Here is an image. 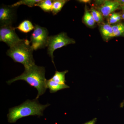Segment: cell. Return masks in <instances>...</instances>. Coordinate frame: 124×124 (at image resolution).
<instances>
[{"label": "cell", "instance_id": "1", "mask_svg": "<svg viewBox=\"0 0 124 124\" xmlns=\"http://www.w3.org/2000/svg\"><path fill=\"white\" fill-rule=\"evenodd\" d=\"M45 67L35 64L28 69H25L24 72L20 75L9 80L7 83L10 85L19 80L26 81L31 86L37 89L38 93L35 99L37 100L41 95L45 93L47 88L46 79L45 77Z\"/></svg>", "mask_w": 124, "mask_h": 124}, {"label": "cell", "instance_id": "2", "mask_svg": "<svg viewBox=\"0 0 124 124\" xmlns=\"http://www.w3.org/2000/svg\"><path fill=\"white\" fill-rule=\"evenodd\" d=\"M50 104L42 105L37 100H28L18 106L14 107L9 110L7 115L9 123H15L22 117L29 116H43V111Z\"/></svg>", "mask_w": 124, "mask_h": 124}, {"label": "cell", "instance_id": "3", "mask_svg": "<svg viewBox=\"0 0 124 124\" xmlns=\"http://www.w3.org/2000/svg\"><path fill=\"white\" fill-rule=\"evenodd\" d=\"M31 44L27 39H22L20 42L10 48L7 51V55L15 62L23 64L25 69H28L35 64L33 58L34 50Z\"/></svg>", "mask_w": 124, "mask_h": 124}, {"label": "cell", "instance_id": "4", "mask_svg": "<svg viewBox=\"0 0 124 124\" xmlns=\"http://www.w3.org/2000/svg\"><path fill=\"white\" fill-rule=\"evenodd\" d=\"M75 43V40L68 36L65 32H62L55 35L49 37L47 46L48 54L51 58L52 62L54 66V51L57 49Z\"/></svg>", "mask_w": 124, "mask_h": 124}, {"label": "cell", "instance_id": "5", "mask_svg": "<svg viewBox=\"0 0 124 124\" xmlns=\"http://www.w3.org/2000/svg\"><path fill=\"white\" fill-rule=\"evenodd\" d=\"M49 32L47 29L36 24L31 35L30 42L33 50L44 48L47 46Z\"/></svg>", "mask_w": 124, "mask_h": 124}, {"label": "cell", "instance_id": "6", "mask_svg": "<svg viewBox=\"0 0 124 124\" xmlns=\"http://www.w3.org/2000/svg\"><path fill=\"white\" fill-rule=\"evenodd\" d=\"M15 30L12 26H0V41L5 43L10 48L21 41L22 39L18 36Z\"/></svg>", "mask_w": 124, "mask_h": 124}, {"label": "cell", "instance_id": "7", "mask_svg": "<svg viewBox=\"0 0 124 124\" xmlns=\"http://www.w3.org/2000/svg\"><path fill=\"white\" fill-rule=\"evenodd\" d=\"M14 8L9 6H1L0 8V26H12L15 17Z\"/></svg>", "mask_w": 124, "mask_h": 124}, {"label": "cell", "instance_id": "8", "mask_svg": "<svg viewBox=\"0 0 124 124\" xmlns=\"http://www.w3.org/2000/svg\"><path fill=\"white\" fill-rule=\"evenodd\" d=\"M120 5L119 1L106 0L99 7V10L103 16L107 17L119 8Z\"/></svg>", "mask_w": 124, "mask_h": 124}, {"label": "cell", "instance_id": "9", "mask_svg": "<svg viewBox=\"0 0 124 124\" xmlns=\"http://www.w3.org/2000/svg\"><path fill=\"white\" fill-rule=\"evenodd\" d=\"M46 85L47 88L49 89L51 93H55L61 90L69 88V86L66 84H58L51 79L46 80Z\"/></svg>", "mask_w": 124, "mask_h": 124}, {"label": "cell", "instance_id": "10", "mask_svg": "<svg viewBox=\"0 0 124 124\" xmlns=\"http://www.w3.org/2000/svg\"><path fill=\"white\" fill-rule=\"evenodd\" d=\"M35 26L30 20H25L22 22L15 29H17L19 31L24 33H27L31 31L34 30Z\"/></svg>", "mask_w": 124, "mask_h": 124}, {"label": "cell", "instance_id": "11", "mask_svg": "<svg viewBox=\"0 0 124 124\" xmlns=\"http://www.w3.org/2000/svg\"><path fill=\"white\" fill-rule=\"evenodd\" d=\"M67 1H68L66 0H53L51 11L53 15H56L59 13Z\"/></svg>", "mask_w": 124, "mask_h": 124}, {"label": "cell", "instance_id": "12", "mask_svg": "<svg viewBox=\"0 0 124 124\" xmlns=\"http://www.w3.org/2000/svg\"><path fill=\"white\" fill-rule=\"evenodd\" d=\"M53 1L51 0H41L35 5V6L39 7L45 12L49 13L51 11Z\"/></svg>", "mask_w": 124, "mask_h": 124}, {"label": "cell", "instance_id": "13", "mask_svg": "<svg viewBox=\"0 0 124 124\" xmlns=\"http://www.w3.org/2000/svg\"><path fill=\"white\" fill-rule=\"evenodd\" d=\"M68 72V70H65L62 72L56 71L54 75L51 78V79L54 82L58 84H65L66 82L65 75Z\"/></svg>", "mask_w": 124, "mask_h": 124}, {"label": "cell", "instance_id": "14", "mask_svg": "<svg viewBox=\"0 0 124 124\" xmlns=\"http://www.w3.org/2000/svg\"><path fill=\"white\" fill-rule=\"evenodd\" d=\"M40 1L41 0H21L9 6L11 8H14L18 7L21 5H25L29 7H32L35 6V5Z\"/></svg>", "mask_w": 124, "mask_h": 124}, {"label": "cell", "instance_id": "15", "mask_svg": "<svg viewBox=\"0 0 124 124\" xmlns=\"http://www.w3.org/2000/svg\"><path fill=\"white\" fill-rule=\"evenodd\" d=\"M101 32L103 35L107 38L114 37L112 26L108 24H104L101 27Z\"/></svg>", "mask_w": 124, "mask_h": 124}, {"label": "cell", "instance_id": "16", "mask_svg": "<svg viewBox=\"0 0 124 124\" xmlns=\"http://www.w3.org/2000/svg\"><path fill=\"white\" fill-rule=\"evenodd\" d=\"M114 37L124 36V23H119L112 26Z\"/></svg>", "mask_w": 124, "mask_h": 124}, {"label": "cell", "instance_id": "17", "mask_svg": "<svg viewBox=\"0 0 124 124\" xmlns=\"http://www.w3.org/2000/svg\"><path fill=\"white\" fill-rule=\"evenodd\" d=\"M83 20L85 23L90 27H93L95 24V22L91 13H90L87 9L85 10Z\"/></svg>", "mask_w": 124, "mask_h": 124}, {"label": "cell", "instance_id": "18", "mask_svg": "<svg viewBox=\"0 0 124 124\" xmlns=\"http://www.w3.org/2000/svg\"><path fill=\"white\" fill-rule=\"evenodd\" d=\"M91 14L95 22L101 23L103 20V15L100 11L93 8L91 9Z\"/></svg>", "mask_w": 124, "mask_h": 124}, {"label": "cell", "instance_id": "19", "mask_svg": "<svg viewBox=\"0 0 124 124\" xmlns=\"http://www.w3.org/2000/svg\"><path fill=\"white\" fill-rule=\"evenodd\" d=\"M121 18V16L120 14L114 13L112 14L110 16L109 22L111 24L116 23L120 21Z\"/></svg>", "mask_w": 124, "mask_h": 124}, {"label": "cell", "instance_id": "20", "mask_svg": "<svg viewBox=\"0 0 124 124\" xmlns=\"http://www.w3.org/2000/svg\"><path fill=\"white\" fill-rule=\"evenodd\" d=\"M97 121V118H94L91 120L90 121L88 122H85V123L83 124H95Z\"/></svg>", "mask_w": 124, "mask_h": 124}, {"label": "cell", "instance_id": "21", "mask_svg": "<svg viewBox=\"0 0 124 124\" xmlns=\"http://www.w3.org/2000/svg\"><path fill=\"white\" fill-rule=\"evenodd\" d=\"M79 1L80 2H90L89 0H79Z\"/></svg>", "mask_w": 124, "mask_h": 124}, {"label": "cell", "instance_id": "22", "mask_svg": "<svg viewBox=\"0 0 124 124\" xmlns=\"http://www.w3.org/2000/svg\"><path fill=\"white\" fill-rule=\"evenodd\" d=\"M122 18L124 19V12L123 14L122 15Z\"/></svg>", "mask_w": 124, "mask_h": 124}, {"label": "cell", "instance_id": "23", "mask_svg": "<svg viewBox=\"0 0 124 124\" xmlns=\"http://www.w3.org/2000/svg\"><path fill=\"white\" fill-rule=\"evenodd\" d=\"M122 8H123V10H124V5H123V7H122Z\"/></svg>", "mask_w": 124, "mask_h": 124}]
</instances>
